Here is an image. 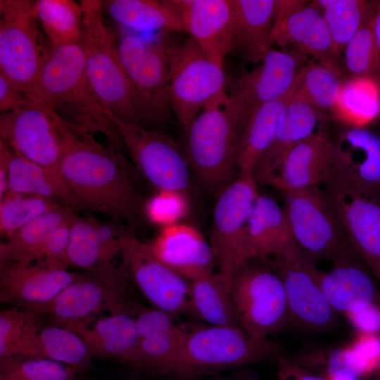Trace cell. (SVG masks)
Returning a JSON list of instances; mask_svg holds the SVG:
<instances>
[{
  "label": "cell",
  "instance_id": "cell-46",
  "mask_svg": "<svg viewBox=\"0 0 380 380\" xmlns=\"http://www.w3.org/2000/svg\"><path fill=\"white\" fill-rule=\"evenodd\" d=\"M291 360L331 380H360L353 371L347 346L308 351Z\"/></svg>",
  "mask_w": 380,
  "mask_h": 380
},
{
  "label": "cell",
  "instance_id": "cell-1",
  "mask_svg": "<svg viewBox=\"0 0 380 380\" xmlns=\"http://www.w3.org/2000/svg\"><path fill=\"white\" fill-rule=\"evenodd\" d=\"M63 151L58 172L70 190L76 210L110 216L134 227L144 215L146 201L135 167L117 146L106 147L91 133L57 114Z\"/></svg>",
  "mask_w": 380,
  "mask_h": 380
},
{
  "label": "cell",
  "instance_id": "cell-5",
  "mask_svg": "<svg viewBox=\"0 0 380 380\" xmlns=\"http://www.w3.org/2000/svg\"><path fill=\"white\" fill-rule=\"evenodd\" d=\"M281 354L270 339L258 341L239 326L210 325L187 330L172 374L192 378L265 360Z\"/></svg>",
  "mask_w": 380,
  "mask_h": 380
},
{
  "label": "cell",
  "instance_id": "cell-4",
  "mask_svg": "<svg viewBox=\"0 0 380 380\" xmlns=\"http://www.w3.org/2000/svg\"><path fill=\"white\" fill-rule=\"evenodd\" d=\"M82 35L86 74L100 106L118 118L137 124L127 77L118 44L105 23L103 1L82 0Z\"/></svg>",
  "mask_w": 380,
  "mask_h": 380
},
{
  "label": "cell",
  "instance_id": "cell-8",
  "mask_svg": "<svg viewBox=\"0 0 380 380\" xmlns=\"http://www.w3.org/2000/svg\"><path fill=\"white\" fill-rule=\"evenodd\" d=\"M252 260L233 275L232 298L239 327L253 338L264 341L289 324V308L278 274L265 262Z\"/></svg>",
  "mask_w": 380,
  "mask_h": 380
},
{
  "label": "cell",
  "instance_id": "cell-27",
  "mask_svg": "<svg viewBox=\"0 0 380 380\" xmlns=\"http://www.w3.org/2000/svg\"><path fill=\"white\" fill-rule=\"evenodd\" d=\"M322 115L323 112L312 106L298 87L284 109L271 147L255 170L257 182L272 171L292 148L320 131L317 127Z\"/></svg>",
  "mask_w": 380,
  "mask_h": 380
},
{
  "label": "cell",
  "instance_id": "cell-54",
  "mask_svg": "<svg viewBox=\"0 0 380 380\" xmlns=\"http://www.w3.org/2000/svg\"><path fill=\"white\" fill-rule=\"evenodd\" d=\"M12 150L8 144L0 139V200L8 192V175Z\"/></svg>",
  "mask_w": 380,
  "mask_h": 380
},
{
  "label": "cell",
  "instance_id": "cell-55",
  "mask_svg": "<svg viewBox=\"0 0 380 380\" xmlns=\"http://www.w3.org/2000/svg\"><path fill=\"white\" fill-rule=\"evenodd\" d=\"M372 26L375 38L380 51V1H378L374 15Z\"/></svg>",
  "mask_w": 380,
  "mask_h": 380
},
{
  "label": "cell",
  "instance_id": "cell-45",
  "mask_svg": "<svg viewBox=\"0 0 380 380\" xmlns=\"http://www.w3.org/2000/svg\"><path fill=\"white\" fill-rule=\"evenodd\" d=\"M42 329L41 316L21 308L0 312V358L13 357L16 348L27 337Z\"/></svg>",
  "mask_w": 380,
  "mask_h": 380
},
{
  "label": "cell",
  "instance_id": "cell-41",
  "mask_svg": "<svg viewBox=\"0 0 380 380\" xmlns=\"http://www.w3.org/2000/svg\"><path fill=\"white\" fill-rule=\"evenodd\" d=\"M63 205L49 198L7 192L0 200V234L6 239L46 213Z\"/></svg>",
  "mask_w": 380,
  "mask_h": 380
},
{
  "label": "cell",
  "instance_id": "cell-21",
  "mask_svg": "<svg viewBox=\"0 0 380 380\" xmlns=\"http://www.w3.org/2000/svg\"><path fill=\"white\" fill-rule=\"evenodd\" d=\"M80 275L65 267L44 262L11 264L1 268L0 299L30 310L51 300Z\"/></svg>",
  "mask_w": 380,
  "mask_h": 380
},
{
  "label": "cell",
  "instance_id": "cell-2",
  "mask_svg": "<svg viewBox=\"0 0 380 380\" xmlns=\"http://www.w3.org/2000/svg\"><path fill=\"white\" fill-rule=\"evenodd\" d=\"M25 93L36 103L56 111L65 106L75 108L80 113L75 126L81 129L100 131L110 141L118 137L89 84L80 42L51 45L46 50L40 72Z\"/></svg>",
  "mask_w": 380,
  "mask_h": 380
},
{
  "label": "cell",
  "instance_id": "cell-42",
  "mask_svg": "<svg viewBox=\"0 0 380 380\" xmlns=\"http://www.w3.org/2000/svg\"><path fill=\"white\" fill-rule=\"evenodd\" d=\"M187 329L142 338L138 353V369L172 374Z\"/></svg>",
  "mask_w": 380,
  "mask_h": 380
},
{
  "label": "cell",
  "instance_id": "cell-36",
  "mask_svg": "<svg viewBox=\"0 0 380 380\" xmlns=\"http://www.w3.org/2000/svg\"><path fill=\"white\" fill-rule=\"evenodd\" d=\"M334 113L350 127H365L380 114V81L369 77L344 81Z\"/></svg>",
  "mask_w": 380,
  "mask_h": 380
},
{
  "label": "cell",
  "instance_id": "cell-43",
  "mask_svg": "<svg viewBox=\"0 0 380 380\" xmlns=\"http://www.w3.org/2000/svg\"><path fill=\"white\" fill-rule=\"evenodd\" d=\"M372 21L363 25L343 49L345 65L350 77H369L380 81V51Z\"/></svg>",
  "mask_w": 380,
  "mask_h": 380
},
{
  "label": "cell",
  "instance_id": "cell-19",
  "mask_svg": "<svg viewBox=\"0 0 380 380\" xmlns=\"http://www.w3.org/2000/svg\"><path fill=\"white\" fill-rule=\"evenodd\" d=\"M125 274L127 272L122 267L111 273L80 274L51 300L29 310L41 317L47 316L53 324L65 327L81 321L105 304L110 305L113 312L127 309L123 303L119 284Z\"/></svg>",
  "mask_w": 380,
  "mask_h": 380
},
{
  "label": "cell",
  "instance_id": "cell-11",
  "mask_svg": "<svg viewBox=\"0 0 380 380\" xmlns=\"http://www.w3.org/2000/svg\"><path fill=\"white\" fill-rule=\"evenodd\" d=\"M259 195L254 174L239 173L217 196L210 243L218 272L229 280L240 267L252 260L246 239V226Z\"/></svg>",
  "mask_w": 380,
  "mask_h": 380
},
{
  "label": "cell",
  "instance_id": "cell-49",
  "mask_svg": "<svg viewBox=\"0 0 380 380\" xmlns=\"http://www.w3.org/2000/svg\"><path fill=\"white\" fill-rule=\"evenodd\" d=\"M71 218L57 227L48 235L40 250L38 261L65 267L68 266L67 250Z\"/></svg>",
  "mask_w": 380,
  "mask_h": 380
},
{
  "label": "cell",
  "instance_id": "cell-24",
  "mask_svg": "<svg viewBox=\"0 0 380 380\" xmlns=\"http://www.w3.org/2000/svg\"><path fill=\"white\" fill-rule=\"evenodd\" d=\"M148 244L158 258L189 281L213 272L216 265L210 242L187 224L163 228Z\"/></svg>",
  "mask_w": 380,
  "mask_h": 380
},
{
  "label": "cell",
  "instance_id": "cell-48",
  "mask_svg": "<svg viewBox=\"0 0 380 380\" xmlns=\"http://www.w3.org/2000/svg\"><path fill=\"white\" fill-rule=\"evenodd\" d=\"M353 369L360 380L374 374L380 375V336L360 333L347 345Z\"/></svg>",
  "mask_w": 380,
  "mask_h": 380
},
{
  "label": "cell",
  "instance_id": "cell-15",
  "mask_svg": "<svg viewBox=\"0 0 380 380\" xmlns=\"http://www.w3.org/2000/svg\"><path fill=\"white\" fill-rule=\"evenodd\" d=\"M305 58L294 49H272L258 65L233 82L228 99L242 126L254 110L284 97L298 86L306 65Z\"/></svg>",
  "mask_w": 380,
  "mask_h": 380
},
{
  "label": "cell",
  "instance_id": "cell-29",
  "mask_svg": "<svg viewBox=\"0 0 380 380\" xmlns=\"http://www.w3.org/2000/svg\"><path fill=\"white\" fill-rule=\"evenodd\" d=\"M246 239L251 259L261 260L277 255L294 242L284 208L260 194L248 219Z\"/></svg>",
  "mask_w": 380,
  "mask_h": 380
},
{
  "label": "cell",
  "instance_id": "cell-10",
  "mask_svg": "<svg viewBox=\"0 0 380 380\" xmlns=\"http://www.w3.org/2000/svg\"><path fill=\"white\" fill-rule=\"evenodd\" d=\"M126 146L137 172L156 191L186 194L191 186V169L183 148L165 132L124 121L101 108Z\"/></svg>",
  "mask_w": 380,
  "mask_h": 380
},
{
  "label": "cell",
  "instance_id": "cell-20",
  "mask_svg": "<svg viewBox=\"0 0 380 380\" xmlns=\"http://www.w3.org/2000/svg\"><path fill=\"white\" fill-rule=\"evenodd\" d=\"M334 142L320 130L292 148L258 184L282 194L319 187L333 175Z\"/></svg>",
  "mask_w": 380,
  "mask_h": 380
},
{
  "label": "cell",
  "instance_id": "cell-33",
  "mask_svg": "<svg viewBox=\"0 0 380 380\" xmlns=\"http://www.w3.org/2000/svg\"><path fill=\"white\" fill-rule=\"evenodd\" d=\"M75 210L65 205L54 208L25 224L0 244L1 268L13 263H32L48 235L69 220Z\"/></svg>",
  "mask_w": 380,
  "mask_h": 380
},
{
  "label": "cell",
  "instance_id": "cell-25",
  "mask_svg": "<svg viewBox=\"0 0 380 380\" xmlns=\"http://www.w3.org/2000/svg\"><path fill=\"white\" fill-rule=\"evenodd\" d=\"M65 327L80 335L94 356L113 359L138 369L141 337L135 317L129 309L113 312L91 327L81 320Z\"/></svg>",
  "mask_w": 380,
  "mask_h": 380
},
{
  "label": "cell",
  "instance_id": "cell-12",
  "mask_svg": "<svg viewBox=\"0 0 380 380\" xmlns=\"http://www.w3.org/2000/svg\"><path fill=\"white\" fill-rule=\"evenodd\" d=\"M0 74L23 92L44 63L36 1L0 0Z\"/></svg>",
  "mask_w": 380,
  "mask_h": 380
},
{
  "label": "cell",
  "instance_id": "cell-58",
  "mask_svg": "<svg viewBox=\"0 0 380 380\" xmlns=\"http://www.w3.org/2000/svg\"><path fill=\"white\" fill-rule=\"evenodd\" d=\"M1 380H3V379H1Z\"/></svg>",
  "mask_w": 380,
  "mask_h": 380
},
{
  "label": "cell",
  "instance_id": "cell-18",
  "mask_svg": "<svg viewBox=\"0 0 380 380\" xmlns=\"http://www.w3.org/2000/svg\"><path fill=\"white\" fill-rule=\"evenodd\" d=\"M272 39L273 44L293 46L305 57L338 68L339 54L322 13L312 1L278 0Z\"/></svg>",
  "mask_w": 380,
  "mask_h": 380
},
{
  "label": "cell",
  "instance_id": "cell-23",
  "mask_svg": "<svg viewBox=\"0 0 380 380\" xmlns=\"http://www.w3.org/2000/svg\"><path fill=\"white\" fill-rule=\"evenodd\" d=\"M380 198V136L366 127H350L334 143L333 175Z\"/></svg>",
  "mask_w": 380,
  "mask_h": 380
},
{
  "label": "cell",
  "instance_id": "cell-14",
  "mask_svg": "<svg viewBox=\"0 0 380 380\" xmlns=\"http://www.w3.org/2000/svg\"><path fill=\"white\" fill-rule=\"evenodd\" d=\"M121 253L122 267L153 308L174 317L191 314L190 281L158 258L148 243L127 231Z\"/></svg>",
  "mask_w": 380,
  "mask_h": 380
},
{
  "label": "cell",
  "instance_id": "cell-56",
  "mask_svg": "<svg viewBox=\"0 0 380 380\" xmlns=\"http://www.w3.org/2000/svg\"><path fill=\"white\" fill-rule=\"evenodd\" d=\"M215 380H255L251 377L247 376H222L218 377Z\"/></svg>",
  "mask_w": 380,
  "mask_h": 380
},
{
  "label": "cell",
  "instance_id": "cell-13",
  "mask_svg": "<svg viewBox=\"0 0 380 380\" xmlns=\"http://www.w3.org/2000/svg\"><path fill=\"white\" fill-rule=\"evenodd\" d=\"M279 276L284 288L289 324L312 331L331 329L337 312L324 294L319 270L291 243L277 255L263 260Z\"/></svg>",
  "mask_w": 380,
  "mask_h": 380
},
{
  "label": "cell",
  "instance_id": "cell-3",
  "mask_svg": "<svg viewBox=\"0 0 380 380\" xmlns=\"http://www.w3.org/2000/svg\"><path fill=\"white\" fill-rule=\"evenodd\" d=\"M241 127L227 94L207 104L184 130L191 171L210 193L218 196L234 179Z\"/></svg>",
  "mask_w": 380,
  "mask_h": 380
},
{
  "label": "cell",
  "instance_id": "cell-37",
  "mask_svg": "<svg viewBox=\"0 0 380 380\" xmlns=\"http://www.w3.org/2000/svg\"><path fill=\"white\" fill-rule=\"evenodd\" d=\"M312 2L322 13L338 54L351 37L373 20L378 3L367 0H317Z\"/></svg>",
  "mask_w": 380,
  "mask_h": 380
},
{
  "label": "cell",
  "instance_id": "cell-31",
  "mask_svg": "<svg viewBox=\"0 0 380 380\" xmlns=\"http://www.w3.org/2000/svg\"><path fill=\"white\" fill-rule=\"evenodd\" d=\"M16 356L46 358L82 372L90 367L94 355L77 333L53 324L42 328L24 340L15 350L13 357Z\"/></svg>",
  "mask_w": 380,
  "mask_h": 380
},
{
  "label": "cell",
  "instance_id": "cell-44",
  "mask_svg": "<svg viewBox=\"0 0 380 380\" xmlns=\"http://www.w3.org/2000/svg\"><path fill=\"white\" fill-rule=\"evenodd\" d=\"M3 380H74L77 372L61 362L46 358L1 360Z\"/></svg>",
  "mask_w": 380,
  "mask_h": 380
},
{
  "label": "cell",
  "instance_id": "cell-35",
  "mask_svg": "<svg viewBox=\"0 0 380 380\" xmlns=\"http://www.w3.org/2000/svg\"><path fill=\"white\" fill-rule=\"evenodd\" d=\"M103 7L115 21L131 29L186 32L180 18L165 0H110L103 2Z\"/></svg>",
  "mask_w": 380,
  "mask_h": 380
},
{
  "label": "cell",
  "instance_id": "cell-16",
  "mask_svg": "<svg viewBox=\"0 0 380 380\" xmlns=\"http://www.w3.org/2000/svg\"><path fill=\"white\" fill-rule=\"evenodd\" d=\"M324 185L351 248L380 282V198L334 177Z\"/></svg>",
  "mask_w": 380,
  "mask_h": 380
},
{
  "label": "cell",
  "instance_id": "cell-34",
  "mask_svg": "<svg viewBox=\"0 0 380 380\" xmlns=\"http://www.w3.org/2000/svg\"><path fill=\"white\" fill-rule=\"evenodd\" d=\"M191 314L210 325L239 326L232 280L212 272L190 281Z\"/></svg>",
  "mask_w": 380,
  "mask_h": 380
},
{
  "label": "cell",
  "instance_id": "cell-28",
  "mask_svg": "<svg viewBox=\"0 0 380 380\" xmlns=\"http://www.w3.org/2000/svg\"><path fill=\"white\" fill-rule=\"evenodd\" d=\"M278 0H232L234 50L259 63L272 49V33Z\"/></svg>",
  "mask_w": 380,
  "mask_h": 380
},
{
  "label": "cell",
  "instance_id": "cell-47",
  "mask_svg": "<svg viewBox=\"0 0 380 380\" xmlns=\"http://www.w3.org/2000/svg\"><path fill=\"white\" fill-rule=\"evenodd\" d=\"M188 211L186 194L169 190L156 191L144 208V216L163 228L179 223Z\"/></svg>",
  "mask_w": 380,
  "mask_h": 380
},
{
  "label": "cell",
  "instance_id": "cell-52",
  "mask_svg": "<svg viewBox=\"0 0 380 380\" xmlns=\"http://www.w3.org/2000/svg\"><path fill=\"white\" fill-rule=\"evenodd\" d=\"M39 104L27 94L14 87L0 74V110L6 113Z\"/></svg>",
  "mask_w": 380,
  "mask_h": 380
},
{
  "label": "cell",
  "instance_id": "cell-51",
  "mask_svg": "<svg viewBox=\"0 0 380 380\" xmlns=\"http://www.w3.org/2000/svg\"><path fill=\"white\" fill-rule=\"evenodd\" d=\"M348 322L360 333L380 332V304L372 303L344 314Z\"/></svg>",
  "mask_w": 380,
  "mask_h": 380
},
{
  "label": "cell",
  "instance_id": "cell-57",
  "mask_svg": "<svg viewBox=\"0 0 380 380\" xmlns=\"http://www.w3.org/2000/svg\"><path fill=\"white\" fill-rule=\"evenodd\" d=\"M375 380H380V375H378V377Z\"/></svg>",
  "mask_w": 380,
  "mask_h": 380
},
{
  "label": "cell",
  "instance_id": "cell-7",
  "mask_svg": "<svg viewBox=\"0 0 380 380\" xmlns=\"http://www.w3.org/2000/svg\"><path fill=\"white\" fill-rule=\"evenodd\" d=\"M223 61L191 37L170 44L168 94L172 111L186 129L209 103L227 93Z\"/></svg>",
  "mask_w": 380,
  "mask_h": 380
},
{
  "label": "cell",
  "instance_id": "cell-32",
  "mask_svg": "<svg viewBox=\"0 0 380 380\" xmlns=\"http://www.w3.org/2000/svg\"><path fill=\"white\" fill-rule=\"evenodd\" d=\"M8 191L43 196L76 210L72 194L58 172L35 163L13 150Z\"/></svg>",
  "mask_w": 380,
  "mask_h": 380
},
{
  "label": "cell",
  "instance_id": "cell-40",
  "mask_svg": "<svg viewBox=\"0 0 380 380\" xmlns=\"http://www.w3.org/2000/svg\"><path fill=\"white\" fill-rule=\"evenodd\" d=\"M96 223L97 220L92 217H82L75 213L73 214L70 224L67 250L68 266L91 272H104Z\"/></svg>",
  "mask_w": 380,
  "mask_h": 380
},
{
  "label": "cell",
  "instance_id": "cell-17",
  "mask_svg": "<svg viewBox=\"0 0 380 380\" xmlns=\"http://www.w3.org/2000/svg\"><path fill=\"white\" fill-rule=\"evenodd\" d=\"M57 113L42 104L3 113L1 139L24 158L58 172L63 143Z\"/></svg>",
  "mask_w": 380,
  "mask_h": 380
},
{
  "label": "cell",
  "instance_id": "cell-26",
  "mask_svg": "<svg viewBox=\"0 0 380 380\" xmlns=\"http://www.w3.org/2000/svg\"><path fill=\"white\" fill-rule=\"evenodd\" d=\"M355 253L334 262L319 280L324 294L336 312L346 314L372 303L380 304L376 279L369 268L354 259Z\"/></svg>",
  "mask_w": 380,
  "mask_h": 380
},
{
  "label": "cell",
  "instance_id": "cell-6",
  "mask_svg": "<svg viewBox=\"0 0 380 380\" xmlns=\"http://www.w3.org/2000/svg\"><path fill=\"white\" fill-rule=\"evenodd\" d=\"M170 46L133 34L122 37L118 44L137 124L163 132L172 111L168 94Z\"/></svg>",
  "mask_w": 380,
  "mask_h": 380
},
{
  "label": "cell",
  "instance_id": "cell-22",
  "mask_svg": "<svg viewBox=\"0 0 380 380\" xmlns=\"http://www.w3.org/2000/svg\"><path fill=\"white\" fill-rule=\"evenodd\" d=\"M186 32L213 57L223 61L234 50L232 0H165Z\"/></svg>",
  "mask_w": 380,
  "mask_h": 380
},
{
  "label": "cell",
  "instance_id": "cell-50",
  "mask_svg": "<svg viewBox=\"0 0 380 380\" xmlns=\"http://www.w3.org/2000/svg\"><path fill=\"white\" fill-rule=\"evenodd\" d=\"M134 317L141 338L173 332L182 328L176 324L173 315L156 308L141 309Z\"/></svg>",
  "mask_w": 380,
  "mask_h": 380
},
{
  "label": "cell",
  "instance_id": "cell-38",
  "mask_svg": "<svg viewBox=\"0 0 380 380\" xmlns=\"http://www.w3.org/2000/svg\"><path fill=\"white\" fill-rule=\"evenodd\" d=\"M39 21L51 45L79 43L82 35V9L72 0L36 1Z\"/></svg>",
  "mask_w": 380,
  "mask_h": 380
},
{
  "label": "cell",
  "instance_id": "cell-53",
  "mask_svg": "<svg viewBox=\"0 0 380 380\" xmlns=\"http://www.w3.org/2000/svg\"><path fill=\"white\" fill-rule=\"evenodd\" d=\"M275 362L278 367L277 380H331L297 365L292 360L286 358L282 353Z\"/></svg>",
  "mask_w": 380,
  "mask_h": 380
},
{
  "label": "cell",
  "instance_id": "cell-39",
  "mask_svg": "<svg viewBox=\"0 0 380 380\" xmlns=\"http://www.w3.org/2000/svg\"><path fill=\"white\" fill-rule=\"evenodd\" d=\"M343 82L338 68L312 63L303 69L298 90L319 110L334 112Z\"/></svg>",
  "mask_w": 380,
  "mask_h": 380
},
{
  "label": "cell",
  "instance_id": "cell-30",
  "mask_svg": "<svg viewBox=\"0 0 380 380\" xmlns=\"http://www.w3.org/2000/svg\"><path fill=\"white\" fill-rule=\"evenodd\" d=\"M299 83L284 97L258 107L248 116L238 142L236 168L239 173L254 174L258 164L274 141L284 109Z\"/></svg>",
  "mask_w": 380,
  "mask_h": 380
},
{
  "label": "cell",
  "instance_id": "cell-9",
  "mask_svg": "<svg viewBox=\"0 0 380 380\" xmlns=\"http://www.w3.org/2000/svg\"><path fill=\"white\" fill-rule=\"evenodd\" d=\"M282 194L293 240L310 260L334 262L353 251L324 190L312 187Z\"/></svg>",
  "mask_w": 380,
  "mask_h": 380
}]
</instances>
